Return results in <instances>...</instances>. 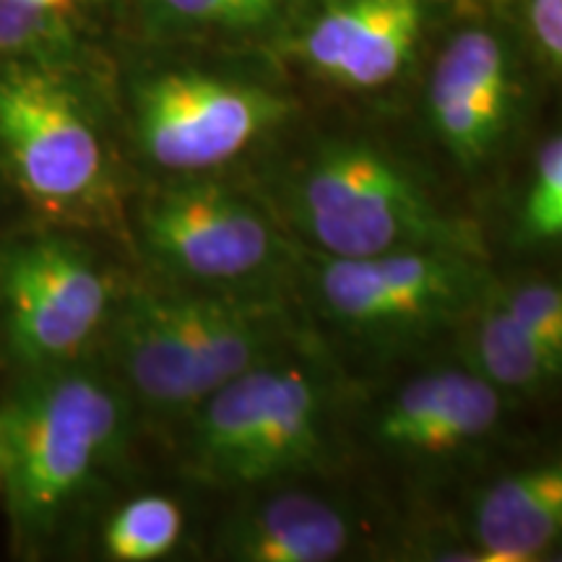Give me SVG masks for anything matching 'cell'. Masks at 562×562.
I'll list each match as a JSON object with an SVG mask.
<instances>
[{"label": "cell", "mask_w": 562, "mask_h": 562, "mask_svg": "<svg viewBox=\"0 0 562 562\" xmlns=\"http://www.w3.org/2000/svg\"><path fill=\"white\" fill-rule=\"evenodd\" d=\"M128 398L81 360L21 372L0 406V490L16 547L50 542L123 451Z\"/></svg>", "instance_id": "obj_1"}, {"label": "cell", "mask_w": 562, "mask_h": 562, "mask_svg": "<svg viewBox=\"0 0 562 562\" xmlns=\"http://www.w3.org/2000/svg\"><path fill=\"white\" fill-rule=\"evenodd\" d=\"M110 331L133 402L188 417L232 378L284 355L292 321L263 292L140 290L117 302Z\"/></svg>", "instance_id": "obj_2"}, {"label": "cell", "mask_w": 562, "mask_h": 562, "mask_svg": "<svg viewBox=\"0 0 562 562\" xmlns=\"http://www.w3.org/2000/svg\"><path fill=\"white\" fill-rule=\"evenodd\" d=\"M294 229L326 258L398 250L482 252L474 227L456 220L391 154L364 140L313 149L281 188Z\"/></svg>", "instance_id": "obj_3"}, {"label": "cell", "mask_w": 562, "mask_h": 562, "mask_svg": "<svg viewBox=\"0 0 562 562\" xmlns=\"http://www.w3.org/2000/svg\"><path fill=\"white\" fill-rule=\"evenodd\" d=\"M328 414L326 383L297 360L271 357L188 414V469L220 487H252L311 472L328 451Z\"/></svg>", "instance_id": "obj_4"}, {"label": "cell", "mask_w": 562, "mask_h": 562, "mask_svg": "<svg viewBox=\"0 0 562 562\" xmlns=\"http://www.w3.org/2000/svg\"><path fill=\"white\" fill-rule=\"evenodd\" d=\"M315 305L349 339L396 347L442 331L480 311L492 279L484 256L398 250L372 258H315Z\"/></svg>", "instance_id": "obj_5"}, {"label": "cell", "mask_w": 562, "mask_h": 562, "mask_svg": "<svg viewBox=\"0 0 562 562\" xmlns=\"http://www.w3.org/2000/svg\"><path fill=\"white\" fill-rule=\"evenodd\" d=\"M0 157L47 214L87 220L110 206L112 175L100 133L50 66L13 63L0 74Z\"/></svg>", "instance_id": "obj_6"}, {"label": "cell", "mask_w": 562, "mask_h": 562, "mask_svg": "<svg viewBox=\"0 0 562 562\" xmlns=\"http://www.w3.org/2000/svg\"><path fill=\"white\" fill-rule=\"evenodd\" d=\"M115 305L110 273L68 237H21L0 252V331L21 372L81 360Z\"/></svg>", "instance_id": "obj_7"}, {"label": "cell", "mask_w": 562, "mask_h": 562, "mask_svg": "<svg viewBox=\"0 0 562 562\" xmlns=\"http://www.w3.org/2000/svg\"><path fill=\"white\" fill-rule=\"evenodd\" d=\"M138 235L151 261L201 290L261 292L258 284L290 252L263 209L201 178L161 188L140 203Z\"/></svg>", "instance_id": "obj_8"}, {"label": "cell", "mask_w": 562, "mask_h": 562, "mask_svg": "<svg viewBox=\"0 0 562 562\" xmlns=\"http://www.w3.org/2000/svg\"><path fill=\"white\" fill-rule=\"evenodd\" d=\"M290 117L277 91L199 70H167L136 89V138L167 172L201 175L229 165Z\"/></svg>", "instance_id": "obj_9"}, {"label": "cell", "mask_w": 562, "mask_h": 562, "mask_svg": "<svg viewBox=\"0 0 562 562\" xmlns=\"http://www.w3.org/2000/svg\"><path fill=\"white\" fill-rule=\"evenodd\" d=\"M516 68L495 32L463 30L432 68L430 123L461 170H480L497 157L516 121Z\"/></svg>", "instance_id": "obj_10"}, {"label": "cell", "mask_w": 562, "mask_h": 562, "mask_svg": "<svg viewBox=\"0 0 562 562\" xmlns=\"http://www.w3.org/2000/svg\"><path fill=\"white\" fill-rule=\"evenodd\" d=\"M422 30V0H334L302 34L300 55L323 79L368 91L409 66Z\"/></svg>", "instance_id": "obj_11"}, {"label": "cell", "mask_w": 562, "mask_h": 562, "mask_svg": "<svg viewBox=\"0 0 562 562\" xmlns=\"http://www.w3.org/2000/svg\"><path fill=\"white\" fill-rule=\"evenodd\" d=\"M505 393L472 368L432 370L412 378L381 406L372 435L409 459H440L497 430Z\"/></svg>", "instance_id": "obj_12"}, {"label": "cell", "mask_w": 562, "mask_h": 562, "mask_svg": "<svg viewBox=\"0 0 562 562\" xmlns=\"http://www.w3.org/2000/svg\"><path fill=\"white\" fill-rule=\"evenodd\" d=\"M474 560H547L562 542V456L501 476L476 497Z\"/></svg>", "instance_id": "obj_13"}, {"label": "cell", "mask_w": 562, "mask_h": 562, "mask_svg": "<svg viewBox=\"0 0 562 562\" xmlns=\"http://www.w3.org/2000/svg\"><path fill=\"white\" fill-rule=\"evenodd\" d=\"M351 521L339 505L311 492L271 495L224 531V552L243 562H328L351 544Z\"/></svg>", "instance_id": "obj_14"}, {"label": "cell", "mask_w": 562, "mask_h": 562, "mask_svg": "<svg viewBox=\"0 0 562 562\" xmlns=\"http://www.w3.org/2000/svg\"><path fill=\"white\" fill-rule=\"evenodd\" d=\"M467 368L505 396L537 398L562 385V351L513 318L492 292L476 311Z\"/></svg>", "instance_id": "obj_15"}, {"label": "cell", "mask_w": 562, "mask_h": 562, "mask_svg": "<svg viewBox=\"0 0 562 562\" xmlns=\"http://www.w3.org/2000/svg\"><path fill=\"white\" fill-rule=\"evenodd\" d=\"M182 508L172 497L140 495L110 516L102 533L104 554L117 562H151L167 558L182 537Z\"/></svg>", "instance_id": "obj_16"}, {"label": "cell", "mask_w": 562, "mask_h": 562, "mask_svg": "<svg viewBox=\"0 0 562 562\" xmlns=\"http://www.w3.org/2000/svg\"><path fill=\"white\" fill-rule=\"evenodd\" d=\"M513 235L529 250L562 248V131L547 136L533 151Z\"/></svg>", "instance_id": "obj_17"}, {"label": "cell", "mask_w": 562, "mask_h": 562, "mask_svg": "<svg viewBox=\"0 0 562 562\" xmlns=\"http://www.w3.org/2000/svg\"><path fill=\"white\" fill-rule=\"evenodd\" d=\"M74 42L70 16L30 0H0V58L53 68L74 53Z\"/></svg>", "instance_id": "obj_18"}, {"label": "cell", "mask_w": 562, "mask_h": 562, "mask_svg": "<svg viewBox=\"0 0 562 562\" xmlns=\"http://www.w3.org/2000/svg\"><path fill=\"white\" fill-rule=\"evenodd\" d=\"M492 294L513 318L562 351V269L529 273L508 286H492Z\"/></svg>", "instance_id": "obj_19"}, {"label": "cell", "mask_w": 562, "mask_h": 562, "mask_svg": "<svg viewBox=\"0 0 562 562\" xmlns=\"http://www.w3.org/2000/svg\"><path fill=\"white\" fill-rule=\"evenodd\" d=\"M170 16L222 30H256L277 16L284 0H157Z\"/></svg>", "instance_id": "obj_20"}, {"label": "cell", "mask_w": 562, "mask_h": 562, "mask_svg": "<svg viewBox=\"0 0 562 562\" xmlns=\"http://www.w3.org/2000/svg\"><path fill=\"white\" fill-rule=\"evenodd\" d=\"M526 21L542 58L552 68L562 70V0H529Z\"/></svg>", "instance_id": "obj_21"}, {"label": "cell", "mask_w": 562, "mask_h": 562, "mask_svg": "<svg viewBox=\"0 0 562 562\" xmlns=\"http://www.w3.org/2000/svg\"><path fill=\"white\" fill-rule=\"evenodd\" d=\"M30 3L40 5V9L63 13V16H74L76 11V0H30Z\"/></svg>", "instance_id": "obj_22"}]
</instances>
